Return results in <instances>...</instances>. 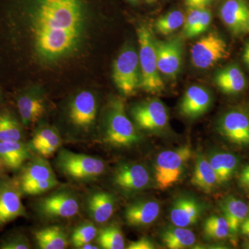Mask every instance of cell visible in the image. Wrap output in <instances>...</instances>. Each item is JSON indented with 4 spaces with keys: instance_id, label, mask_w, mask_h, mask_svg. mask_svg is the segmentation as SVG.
<instances>
[{
    "instance_id": "cell-48",
    "label": "cell",
    "mask_w": 249,
    "mask_h": 249,
    "mask_svg": "<svg viewBox=\"0 0 249 249\" xmlns=\"http://www.w3.org/2000/svg\"><path fill=\"white\" fill-rule=\"evenodd\" d=\"M129 1H132V2H135V1H138V0H129Z\"/></svg>"
},
{
    "instance_id": "cell-23",
    "label": "cell",
    "mask_w": 249,
    "mask_h": 249,
    "mask_svg": "<svg viewBox=\"0 0 249 249\" xmlns=\"http://www.w3.org/2000/svg\"><path fill=\"white\" fill-rule=\"evenodd\" d=\"M31 151L27 144L23 142H0V159L2 160L8 169L18 171L29 159Z\"/></svg>"
},
{
    "instance_id": "cell-2",
    "label": "cell",
    "mask_w": 249,
    "mask_h": 249,
    "mask_svg": "<svg viewBox=\"0 0 249 249\" xmlns=\"http://www.w3.org/2000/svg\"><path fill=\"white\" fill-rule=\"evenodd\" d=\"M124 100L116 98L107 105L103 120L102 139L115 147L132 146L140 142V135L126 115Z\"/></svg>"
},
{
    "instance_id": "cell-7",
    "label": "cell",
    "mask_w": 249,
    "mask_h": 249,
    "mask_svg": "<svg viewBox=\"0 0 249 249\" xmlns=\"http://www.w3.org/2000/svg\"><path fill=\"white\" fill-rule=\"evenodd\" d=\"M112 78L124 96H134L141 88L142 75L139 55L134 47H124L118 55L113 65Z\"/></svg>"
},
{
    "instance_id": "cell-37",
    "label": "cell",
    "mask_w": 249,
    "mask_h": 249,
    "mask_svg": "<svg viewBox=\"0 0 249 249\" xmlns=\"http://www.w3.org/2000/svg\"><path fill=\"white\" fill-rule=\"evenodd\" d=\"M212 12H211V10L208 9V8L203 9L200 18L196 23V27L193 28V30L191 31L189 35H188V38L201 35L207 30L208 28L211 25V22H212Z\"/></svg>"
},
{
    "instance_id": "cell-39",
    "label": "cell",
    "mask_w": 249,
    "mask_h": 249,
    "mask_svg": "<svg viewBox=\"0 0 249 249\" xmlns=\"http://www.w3.org/2000/svg\"><path fill=\"white\" fill-rule=\"evenodd\" d=\"M128 249H154L155 246L150 239L143 237L129 244Z\"/></svg>"
},
{
    "instance_id": "cell-1",
    "label": "cell",
    "mask_w": 249,
    "mask_h": 249,
    "mask_svg": "<svg viewBox=\"0 0 249 249\" xmlns=\"http://www.w3.org/2000/svg\"><path fill=\"white\" fill-rule=\"evenodd\" d=\"M8 14L14 35L46 65L76 54L88 35V0H9Z\"/></svg>"
},
{
    "instance_id": "cell-49",
    "label": "cell",
    "mask_w": 249,
    "mask_h": 249,
    "mask_svg": "<svg viewBox=\"0 0 249 249\" xmlns=\"http://www.w3.org/2000/svg\"><path fill=\"white\" fill-rule=\"evenodd\" d=\"M149 1H150V0H145V1H146L147 3H148V4H149Z\"/></svg>"
},
{
    "instance_id": "cell-6",
    "label": "cell",
    "mask_w": 249,
    "mask_h": 249,
    "mask_svg": "<svg viewBox=\"0 0 249 249\" xmlns=\"http://www.w3.org/2000/svg\"><path fill=\"white\" fill-rule=\"evenodd\" d=\"M192 155L193 151L187 145L159 154L154 165V178L160 190L165 191L179 181Z\"/></svg>"
},
{
    "instance_id": "cell-32",
    "label": "cell",
    "mask_w": 249,
    "mask_h": 249,
    "mask_svg": "<svg viewBox=\"0 0 249 249\" xmlns=\"http://www.w3.org/2000/svg\"><path fill=\"white\" fill-rule=\"evenodd\" d=\"M203 230L205 236L213 240L227 238L231 232L227 219L219 216H211L207 218L204 222Z\"/></svg>"
},
{
    "instance_id": "cell-41",
    "label": "cell",
    "mask_w": 249,
    "mask_h": 249,
    "mask_svg": "<svg viewBox=\"0 0 249 249\" xmlns=\"http://www.w3.org/2000/svg\"><path fill=\"white\" fill-rule=\"evenodd\" d=\"M240 183L241 186L249 189V165L245 166L241 172Z\"/></svg>"
},
{
    "instance_id": "cell-40",
    "label": "cell",
    "mask_w": 249,
    "mask_h": 249,
    "mask_svg": "<svg viewBox=\"0 0 249 249\" xmlns=\"http://www.w3.org/2000/svg\"><path fill=\"white\" fill-rule=\"evenodd\" d=\"M185 4L189 9H205L213 2V0H184Z\"/></svg>"
},
{
    "instance_id": "cell-22",
    "label": "cell",
    "mask_w": 249,
    "mask_h": 249,
    "mask_svg": "<svg viewBox=\"0 0 249 249\" xmlns=\"http://www.w3.org/2000/svg\"><path fill=\"white\" fill-rule=\"evenodd\" d=\"M214 81L219 89L227 94H237L247 87V78L240 67L231 65L216 72Z\"/></svg>"
},
{
    "instance_id": "cell-15",
    "label": "cell",
    "mask_w": 249,
    "mask_h": 249,
    "mask_svg": "<svg viewBox=\"0 0 249 249\" xmlns=\"http://www.w3.org/2000/svg\"><path fill=\"white\" fill-rule=\"evenodd\" d=\"M221 19L235 36L249 31V6L245 0H226L219 10Z\"/></svg>"
},
{
    "instance_id": "cell-44",
    "label": "cell",
    "mask_w": 249,
    "mask_h": 249,
    "mask_svg": "<svg viewBox=\"0 0 249 249\" xmlns=\"http://www.w3.org/2000/svg\"><path fill=\"white\" fill-rule=\"evenodd\" d=\"M99 249V247L98 246L93 245V244H91V242H89V243L85 244L83 246L80 247L79 249Z\"/></svg>"
},
{
    "instance_id": "cell-25",
    "label": "cell",
    "mask_w": 249,
    "mask_h": 249,
    "mask_svg": "<svg viewBox=\"0 0 249 249\" xmlns=\"http://www.w3.org/2000/svg\"><path fill=\"white\" fill-rule=\"evenodd\" d=\"M36 244L41 249H64L69 246L66 232L61 227L52 226L34 232Z\"/></svg>"
},
{
    "instance_id": "cell-18",
    "label": "cell",
    "mask_w": 249,
    "mask_h": 249,
    "mask_svg": "<svg viewBox=\"0 0 249 249\" xmlns=\"http://www.w3.org/2000/svg\"><path fill=\"white\" fill-rule=\"evenodd\" d=\"M160 214V206L154 200L134 201L126 208L124 219L132 227H143L155 222Z\"/></svg>"
},
{
    "instance_id": "cell-30",
    "label": "cell",
    "mask_w": 249,
    "mask_h": 249,
    "mask_svg": "<svg viewBox=\"0 0 249 249\" xmlns=\"http://www.w3.org/2000/svg\"><path fill=\"white\" fill-rule=\"evenodd\" d=\"M98 247L105 249H124V234L116 226L103 227L97 235Z\"/></svg>"
},
{
    "instance_id": "cell-42",
    "label": "cell",
    "mask_w": 249,
    "mask_h": 249,
    "mask_svg": "<svg viewBox=\"0 0 249 249\" xmlns=\"http://www.w3.org/2000/svg\"><path fill=\"white\" fill-rule=\"evenodd\" d=\"M240 229L242 235H245L249 240V214L241 224Z\"/></svg>"
},
{
    "instance_id": "cell-50",
    "label": "cell",
    "mask_w": 249,
    "mask_h": 249,
    "mask_svg": "<svg viewBox=\"0 0 249 249\" xmlns=\"http://www.w3.org/2000/svg\"><path fill=\"white\" fill-rule=\"evenodd\" d=\"M0 97H1V91H0Z\"/></svg>"
},
{
    "instance_id": "cell-10",
    "label": "cell",
    "mask_w": 249,
    "mask_h": 249,
    "mask_svg": "<svg viewBox=\"0 0 249 249\" xmlns=\"http://www.w3.org/2000/svg\"><path fill=\"white\" fill-rule=\"evenodd\" d=\"M17 178L7 175L0 178V230L19 217L27 216Z\"/></svg>"
},
{
    "instance_id": "cell-14",
    "label": "cell",
    "mask_w": 249,
    "mask_h": 249,
    "mask_svg": "<svg viewBox=\"0 0 249 249\" xmlns=\"http://www.w3.org/2000/svg\"><path fill=\"white\" fill-rule=\"evenodd\" d=\"M217 129L232 143L249 145V116L245 111L232 109L225 113L218 121Z\"/></svg>"
},
{
    "instance_id": "cell-21",
    "label": "cell",
    "mask_w": 249,
    "mask_h": 249,
    "mask_svg": "<svg viewBox=\"0 0 249 249\" xmlns=\"http://www.w3.org/2000/svg\"><path fill=\"white\" fill-rule=\"evenodd\" d=\"M16 178L19 186L22 187L37 181L56 178L49 162L45 158L39 156L25 162L19 170V174Z\"/></svg>"
},
{
    "instance_id": "cell-46",
    "label": "cell",
    "mask_w": 249,
    "mask_h": 249,
    "mask_svg": "<svg viewBox=\"0 0 249 249\" xmlns=\"http://www.w3.org/2000/svg\"><path fill=\"white\" fill-rule=\"evenodd\" d=\"M245 49H247V50H248L249 52V42L246 44Z\"/></svg>"
},
{
    "instance_id": "cell-9",
    "label": "cell",
    "mask_w": 249,
    "mask_h": 249,
    "mask_svg": "<svg viewBox=\"0 0 249 249\" xmlns=\"http://www.w3.org/2000/svg\"><path fill=\"white\" fill-rule=\"evenodd\" d=\"M229 57L227 42L215 32H211L202 36L192 46L191 62L196 69L211 68Z\"/></svg>"
},
{
    "instance_id": "cell-26",
    "label": "cell",
    "mask_w": 249,
    "mask_h": 249,
    "mask_svg": "<svg viewBox=\"0 0 249 249\" xmlns=\"http://www.w3.org/2000/svg\"><path fill=\"white\" fill-rule=\"evenodd\" d=\"M191 183L205 193H211L219 183L213 169L204 156H198L196 159Z\"/></svg>"
},
{
    "instance_id": "cell-17",
    "label": "cell",
    "mask_w": 249,
    "mask_h": 249,
    "mask_svg": "<svg viewBox=\"0 0 249 249\" xmlns=\"http://www.w3.org/2000/svg\"><path fill=\"white\" fill-rule=\"evenodd\" d=\"M17 106L22 124L29 127L35 124L44 116L46 111L45 99L40 93L28 91L18 97Z\"/></svg>"
},
{
    "instance_id": "cell-3",
    "label": "cell",
    "mask_w": 249,
    "mask_h": 249,
    "mask_svg": "<svg viewBox=\"0 0 249 249\" xmlns=\"http://www.w3.org/2000/svg\"><path fill=\"white\" fill-rule=\"evenodd\" d=\"M139 45V60L142 84L141 88L147 93L157 94L165 89L157 65L155 39L150 29L147 26H139L137 29Z\"/></svg>"
},
{
    "instance_id": "cell-16",
    "label": "cell",
    "mask_w": 249,
    "mask_h": 249,
    "mask_svg": "<svg viewBox=\"0 0 249 249\" xmlns=\"http://www.w3.org/2000/svg\"><path fill=\"white\" fill-rule=\"evenodd\" d=\"M212 103V97L207 89L201 86L190 87L179 105L180 112L188 119H196L206 112Z\"/></svg>"
},
{
    "instance_id": "cell-47",
    "label": "cell",
    "mask_w": 249,
    "mask_h": 249,
    "mask_svg": "<svg viewBox=\"0 0 249 249\" xmlns=\"http://www.w3.org/2000/svg\"><path fill=\"white\" fill-rule=\"evenodd\" d=\"M245 247L246 249H249V242L248 243L246 244L245 245Z\"/></svg>"
},
{
    "instance_id": "cell-20",
    "label": "cell",
    "mask_w": 249,
    "mask_h": 249,
    "mask_svg": "<svg viewBox=\"0 0 249 249\" xmlns=\"http://www.w3.org/2000/svg\"><path fill=\"white\" fill-rule=\"evenodd\" d=\"M115 205V199L110 193L104 191L93 192L87 199V212L93 222L104 224L114 214Z\"/></svg>"
},
{
    "instance_id": "cell-13",
    "label": "cell",
    "mask_w": 249,
    "mask_h": 249,
    "mask_svg": "<svg viewBox=\"0 0 249 249\" xmlns=\"http://www.w3.org/2000/svg\"><path fill=\"white\" fill-rule=\"evenodd\" d=\"M157 65L160 73L170 79H175L181 70L183 43L180 37L166 41H155Z\"/></svg>"
},
{
    "instance_id": "cell-19",
    "label": "cell",
    "mask_w": 249,
    "mask_h": 249,
    "mask_svg": "<svg viewBox=\"0 0 249 249\" xmlns=\"http://www.w3.org/2000/svg\"><path fill=\"white\" fill-rule=\"evenodd\" d=\"M201 214L199 203L188 196L178 198L174 202L170 212V219L174 225L188 227L196 224Z\"/></svg>"
},
{
    "instance_id": "cell-12",
    "label": "cell",
    "mask_w": 249,
    "mask_h": 249,
    "mask_svg": "<svg viewBox=\"0 0 249 249\" xmlns=\"http://www.w3.org/2000/svg\"><path fill=\"white\" fill-rule=\"evenodd\" d=\"M112 180L116 188L127 194H132L145 189L150 185L151 178L144 165L123 163L116 168Z\"/></svg>"
},
{
    "instance_id": "cell-28",
    "label": "cell",
    "mask_w": 249,
    "mask_h": 249,
    "mask_svg": "<svg viewBox=\"0 0 249 249\" xmlns=\"http://www.w3.org/2000/svg\"><path fill=\"white\" fill-rule=\"evenodd\" d=\"M161 240L167 248L182 249L188 248L196 242L194 232L184 227H170L161 234Z\"/></svg>"
},
{
    "instance_id": "cell-36",
    "label": "cell",
    "mask_w": 249,
    "mask_h": 249,
    "mask_svg": "<svg viewBox=\"0 0 249 249\" xmlns=\"http://www.w3.org/2000/svg\"><path fill=\"white\" fill-rule=\"evenodd\" d=\"M31 244L25 235L19 232L10 234L0 240V249H29Z\"/></svg>"
},
{
    "instance_id": "cell-24",
    "label": "cell",
    "mask_w": 249,
    "mask_h": 249,
    "mask_svg": "<svg viewBox=\"0 0 249 249\" xmlns=\"http://www.w3.org/2000/svg\"><path fill=\"white\" fill-rule=\"evenodd\" d=\"M221 209L227 219L230 232L235 234L240 229L241 224L249 214L248 205L240 199L230 196L226 198L220 204Z\"/></svg>"
},
{
    "instance_id": "cell-5",
    "label": "cell",
    "mask_w": 249,
    "mask_h": 249,
    "mask_svg": "<svg viewBox=\"0 0 249 249\" xmlns=\"http://www.w3.org/2000/svg\"><path fill=\"white\" fill-rule=\"evenodd\" d=\"M98 103L96 96L89 91H80L70 101L67 119L71 127L72 139H86L96 125Z\"/></svg>"
},
{
    "instance_id": "cell-31",
    "label": "cell",
    "mask_w": 249,
    "mask_h": 249,
    "mask_svg": "<svg viewBox=\"0 0 249 249\" xmlns=\"http://www.w3.org/2000/svg\"><path fill=\"white\" fill-rule=\"evenodd\" d=\"M185 16L181 11L175 10L159 18L155 23L156 31L163 36H168L183 25Z\"/></svg>"
},
{
    "instance_id": "cell-8",
    "label": "cell",
    "mask_w": 249,
    "mask_h": 249,
    "mask_svg": "<svg viewBox=\"0 0 249 249\" xmlns=\"http://www.w3.org/2000/svg\"><path fill=\"white\" fill-rule=\"evenodd\" d=\"M35 210L47 220L71 219L79 213V198L71 190H58L36 201Z\"/></svg>"
},
{
    "instance_id": "cell-33",
    "label": "cell",
    "mask_w": 249,
    "mask_h": 249,
    "mask_svg": "<svg viewBox=\"0 0 249 249\" xmlns=\"http://www.w3.org/2000/svg\"><path fill=\"white\" fill-rule=\"evenodd\" d=\"M97 229L94 224L89 222L83 223L73 231L71 235L72 245L79 249L85 244L92 242L97 237Z\"/></svg>"
},
{
    "instance_id": "cell-11",
    "label": "cell",
    "mask_w": 249,
    "mask_h": 249,
    "mask_svg": "<svg viewBox=\"0 0 249 249\" xmlns=\"http://www.w3.org/2000/svg\"><path fill=\"white\" fill-rule=\"evenodd\" d=\"M130 114L137 127L146 132H160L166 127L169 121L166 107L155 98L135 105Z\"/></svg>"
},
{
    "instance_id": "cell-38",
    "label": "cell",
    "mask_w": 249,
    "mask_h": 249,
    "mask_svg": "<svg viewBox=\"0 0 249 249\" xmlns=\"http://www.w3.org/2000/svg\"><path fill=\"white\" fill-rule=\"evenodd\" d=\"M202 9H189V13L186 18H185L184 24H183V33L184 37H188L193 28L196 27V23L200 18Z\"/></svg>"
},
{
    "instance_id": "cell-4",
    "label": "cell",
    "mask_w": 249,
    "mask_h": 249,
    "mask_svg": "<svg viewBox=\"0 0 249 249\" xmlns=\"http://www.w3.org/2000/svg\"><path fill=\"white\" fill-rule=\"evenodd\" d=\"M59 171L76 182H89L101 178L106 170L104 160L92 156L62 149L55 160Z\"/></svg>"
},
{
    "instance_id": "cell-29",
    "label": "cell",
    "mask_w": 249,
    "mask_h": 249,
    "mask_svg": "<svg viewBox=\"0 0 249 249\" xmlns=\"http://www.w3.org/2000/svg\"><path fill=\"white\" fill-rule=\"evenodd\" d=\"M23 138L22 124L9 111L0 112V142H22Z\"/></svg>"
},
{
    "instance_id": "cell-43",
    "label": "cell",
    "mask_w": 249,
    "mask_h": 249,
    "mask_svg": "<svg viewBox=\"0 0 249 249\" xmlns=\"http://www.w3.org/2000/svg\"><path fill=\"white\" fill-rule=\"evenodd\" d=\"M8 170H9V169H8L7 166L5 164L2 160L0 159V178L6 175Z\"/></svg>"
},
{
    "instance_id": "cell-27",
    "label": "cell",
    "mask_w": 249,
    "mask_h": 249,
    "mask_svg": "<svg viewBox=\"0 0 249 249\" xmlns=\"http://www.w3.org/2000/svg\"><path fill=\"white\" fill-rule=\"evenodd\" d=\"M210 164L213 169L218 182H227L235 171L238 165L237 157L229 152H217L211 156Z\"/></svg>"
},
{
    "instance_id": "cell-35",
    "label": "cell",
    "mask_w": 249,
    "mask_h": 249,
    "mask_svg": "<svg viewBox=\"0 0 249 249\" xmlns=\"http://www.w3.org/2000/svg\"><path fill=\"white\" fill-rule=\"evenodd\" d=\"M60 185V182L56 178L52 179L44 180V181H37L20 187L23 196H37L43 194Z\"/></svg>"
},
{
    "instance_id": "cell-34",
    "label": "cell",
    "mask_w": 249,
    "mask_h": 249,
    "mask_svg": "<svg viewBox=\"0 0 249 249\" xmlns=\"http://www.w3.org/2000/svg\"><path fill=\"white\" fill-rule=\"evenodd\" d=\"M32 139L42 142L44 146L54 147L57 150L61 146L62 139L58 131L49 126L37 129Z\"/></svg>"
},
{
    "instance_id": "cell-45",
    "label": "cell",
    "mask_w": 249,
    "mask_h": 249,
    "mask_svg": "<svg viewBox=\"0 0 249 249\" xmlns=\"http://www.w3.org/2000/svg\"><path fill=\"white\" fill-rule=\"evenodd\" d=\"M242 57H243V60L246 65H247V67H248L249 69V52L248 50L244 49L243 55H242Z\"/></svg>"
},
{
    "instance_id": "cell-51",
    "label": "cell",
    "mask_w": 249,
    "mask_h": 249,
    "mask_svg": "<svg viewBox=\"0 0 249 249\" xmlns=\"http://www.w3.org/2000/svg\"></svg>"
}]
</instances>
